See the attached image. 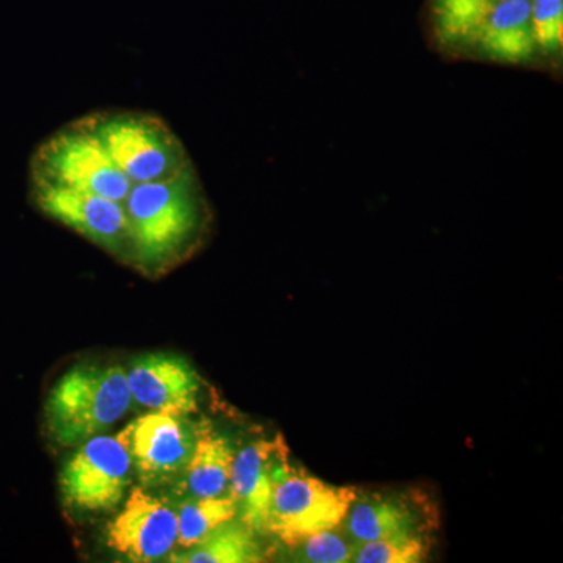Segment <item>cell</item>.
Returning a JSON list of instances; mask_svg holds the SVG:
<instances>
[{"mask_svg": "<svg viewBox=\"0 0 563 563\" xmlns=\"http://www.w3.org/2000/svg\"><path fill=\"white\" fill-rule=\"evenodd\" d=\"M128 383L132 402L141 409L177 415L198 410L201 379L179 355H141L129 366Z\"/></svg>", "mask_w": 563, "mask_h": 563, "instance_id": "7c38bea8", "label": "cell"}, {"mask_svg": "<svg viewBox=\"0 0 563 563\" xmlns=\"http://www.w3.org/2000/svg\"><path fill=\"white\" fill-rule=\"evenodd\" d=\"M431 540L385 539L358 544L354 561L357 563H418L426 561Z\"/></svg>", "mask_w": 563, "mask_h": 563, "instance_id": "d6986e66", "label": "cell"}, {"mask_svg": "<svg viewBox=\"0 0 563 563\" xmlns=\"http://www.w3.org/2000/svg\"><path fill=\"white\" fill-rule=\"evenodd\" d=\"M265 561L257 533L242 521L220 526L202 542L173 553L169 562L179 563H255Z\"/></svg>", "mask_w": 563, "mask_h": 563, "instance_id": "9a60e30c", "label": "cell"}, {"mask_svg": "<svg viewBox=\"0 0 563 563\" xmlns=\"http://www.w3.org/2000/svg\"><path fill=\"white\" fill-rule=\"evenodd\" d=\"M179 537L177 512L166 499L135 488L107 526V544L128 561L157 562L172 554Z\"/></svg>", "mask_w": 563, "mask_h": 563, "instance_id": "30bf717a", "label": "cell"}, {"mask_svg": "<svg viewBox=\"0 0 563 563\" xmlns=\"http://www.w3.org/2000/svg\"><path fill=\"white\" fill-rule=\"evenodd\" d=\"M472 44L493 62L521 65L531 60L537 51L531 0H498Z\"/></svg>", "mask_w": 563, "mask_h": 563, "instance_id": "5bb4252c", "label": "cell"}, {"mask_svg": "<svg viewBox=\"0 0 563 563\" xmlns=\"http://www.w3.org/2000/svg\"><path fill=\"white\" fill-rule=\"evenodd\" d=\"M357 543L352 542L346 531L339 528L310 533L292 544V559L309 563H347L354 561Z\"/></svg>", "mask_w": 563, "mask_h": 563, "instance_id": "ac0fdd59", "label": "cell"}, {"mask_svg": "<svg viewBox=\"0 0 563 563\" xmlns=\"http://www.w3.org/2000/svg\"><path fill=\"white\" fill-rule=\"evenodd\" d=\"M440 515L428 493L406 490H357L342 528L352 542L362 544L385 539L431 540L439 529Z\"/></svg>", "mask_w": 563, "mask_h": 563, "instance_id": "ba28073f", "label": "cell"}, {"mask_svg": "<svg viewBox=\"0 0 563 563\" xmlns=\"http://www.w3.org/2000/svg\"><path fill=\"white\" fill-rule=\"evenodd\" d=\"M290 465V453L282 435L255 440L235 454L231 495L239 507L236 518L251 531L266 533L274 487Z\"/></svg>", "mask_w": 563, "mask_h": 563, "instance_id": "8fae6325", "label": "cell"}, {"mask_svg": "<svg viewBox=\"0 0 563 563\" xmlns=\"http://www.w3.org/2000/svg\"><path fill=\"white\" fill-rule=\"evenodd\" d=\"M132 470L120 437H91L63 466L58 481L63 503L79 512H109L124 498Z\"/></svg>", "mask_w": 563, "mask_h": 563, "instance_id": "8992f818", "label": "cell"}, {"mask_svg": "<svg viewBox=\"0 0 563 563\" xmlns=\"http://www.w3.org/2000/svg\"><path fill=\"white\" fill-rule=\"evenodd\" d=\"M29 187L101 196L124 207L133 181L114 165L80 118L52 133L33 152Z\"/></svg>", "mask_w": 563, "mask_h": 563, "instance_id": "3957f363", "label": "cell"}, {"mask_svg": "<svg viewBox=\"0 0 563 563\" xmlns=\"http://www.w3.org/2000/svg\"><path fill=\"white\" fill-rule=\"evenodd\" d=\"M131 265L147 274L165 272L201 240L209 207L195 166L166 180L136 181L124 203Z\"/></svg>", "mask_w": 563, "mask_h": 563, "instance_id": "6da1fadb", "label": "cell"}, {"mask_svg": "<svg viewBox=\"0 0 563 563\" xmlns=\"http://www.w3.org/2000/svg\"><path fill=\"white\" fill-rule=\"evenodd\" d=\"M531 21L537 47L559 52L563 44V0H531Z\"/></svg>", "mask_w": 563, "mask_h": 563, "instance_id": "ffe728a7", "label": "cell"}, {"mask_svg": "<svg viewBox=\"0 0 563 563\" xmlns=\"http://www.w3.org/2000/svg\"><path fill=\"white\" fill-rule=\"evenodd\" d=\"M496 2L498 0H432L437 38L448 47L472 44Z\"/></svg>", "mask_w": 563, "mask_h": 563, "instance_id": "e0dca14e", "label": "cell"}, {"mask_svg": "<svg viewBox=\"0 0 563 563\" xmlns=\"http://www.w3.org/2000/svg\"><path fill=\"white\" fill-rule=\"evenodd\" d=\"M235 454L228 437L214 431L207 421L198 422L195 450L184 472L176 479L174 495L180 501L231 495Z\"/></svg>", "mask_w": 563, "mask_h": 563, "instance_id": "4fadbf2b", "label": "cell"}, {"mask_svg": "<svg viewBox=\"0 0 563 563\" xmlns=\"http://www.w3.org/2000/svg\"><path fill=\"white\" fill-rule=\"evenodd\" d=\"M81 120L133 184L172 179L192 168L179 136L155 114L99 111Z\"/></svg>", "mask_w": 563, "mask_h": 563, "instance_id": "277c9868", "label": "cell"}, {"mask_svg": "<svg viewBox=\"0 0 563 563\" xmlns=\"http://www.w3.org/2000/svg\"><path fill=\"white\" fill-rule=\"evenodd\" d=\"M133 406L120 365H79L63 374L44 404L47 432L60 446H76L109 431Z\"/></svg>", "mask_w": 563, "mask_h": 563, "instance_id": "7a4b0ae2", "label": "cell"}, {"mask_svg": "<svg viewBox=\"0 0 563 563\" xmlns=\"http://www.w3.org/2000/svg\"><path fill=\"white\" fill-rule=\"evenodd\" d=\"M33 206L88 242L131 263V236L124 207L101 196L60 188L29 187Z\"/></svg>", "mask_w": 563, "mask_h": 563, "instance_id": "9c48e42d", "label": "cell"}, {"mask_svg": "<svg viewBox=\"0 0 563 563\" xmlns=\"http://www.w3.org/2000/svg\"><path fill=\"white\" fill-rule=\"evenodd\" d=\"M355 496L357 488L336 487L290 465L274 487L266 533L288 548L310 533L339 528Z\"/></svg>", "mask_w": 563, "mask_h": 563, "instance_id": "5b68a950", "label": "cell"}, {"mask_svg": "<svg viewBox=\"0 0 563 563\" xmlns=\"http://www.w3.org/2000/svg\"><path fill=\"white\" fill-rule=\"evenodd\" d=\"M141 485L176 483L195 450L198 422L188 415L150 412L129 422L120 433Z\"/></svg>", "mask_w": 563, "mask_h": 563, "instance_id": "52a82bcc", "label": "cell"}, {"mask_svg": "<svg viewBox=\"0 0 563 563\" xmlns=\"http://www.w3.org/2000/svg\"><path fill=\"white\" fill-rule=\"evenodd\" d=\"M177 512L179 547L191 548L202 542L220 526L239 517V507L232 495L217 498L181 499Z\"/></svg>", "mask_w": 563, "mask_h": 563, "instance_id": "2e32d148", "label": "cell"}]
</instances>
